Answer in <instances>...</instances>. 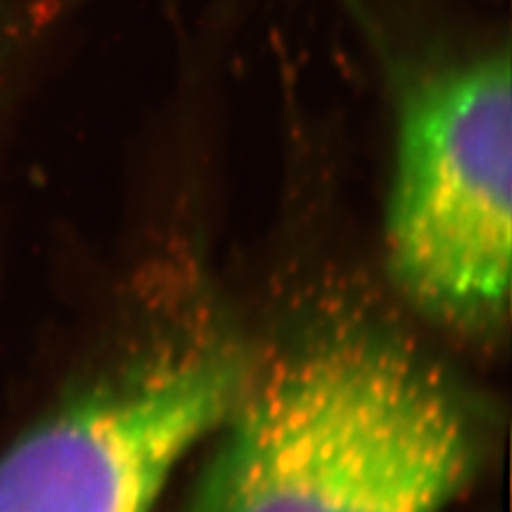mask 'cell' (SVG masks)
I'll use <instances>...</instances> for the list:
<instances>
[{
	"label": "cell",
	"instance_id": "cell-4",
	"mask_svg": "<svg viewBox=\"0 0 512 512\" xmlns=\"http://www.w3.org/2000/svg\"><path fill=\"white\" fill-rule=\"evenodd\" d=\"M32 20H35L32 15L0 9V109H3L11 79L22 58L26 37L32 35V28L28 26Z\"/></svg>",
	"mask_w": 512,
	"mask_h": 512
},
{
	"label": "cell",
	"instance_id": "cell-2",
	"mask_svg": "<svg viewBox=\"0 0 512 512\" xmlns=\"http://www.w3.org/2000/svg\"><path fill=\"white\" fill-rule=\"evenodd\" d=\"M510 58L489 52L416 86L399 118L387 259L416 308L487 331L510 282Z\"/></svg>",
	"mask_w": 512,
	"mask_h": 512
},
{
	"label": "cell",
	"instance_id": "cell-1",
	"mask_svg": "<svg viewBox=\"0 0 512 512\" xmlns=\"http://www.w3.org/2000/svg\"><path fill=\"white\" fill-rule=\"evenodd\" d=\"M192 512H442L472 478L478 416L374 329L312 335L244 382Z\"/></svg>",
	"mask_w": 512,
	"mask_h": 512
},
{
	"label": "cell",
	"instance_id": "cell-3",
	"mask_svg": "<svg viewBox=\"0 0 512 512\" xmlns=\"http://www.w3.org/2000/svg\"><path fill=\"white\" fill-rule=\"evenodd\" d=\"M246 378L233 350L192 348L73 399L0 459V512H150Z\"/></svg>",
	"mask_w": 512,
	"mask_h": 512
}]
</instances>
